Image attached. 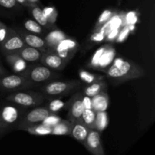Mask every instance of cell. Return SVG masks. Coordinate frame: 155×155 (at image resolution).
Masks as SVG:
<instances>
[{"instance_id":"cell-1","label":"cell","mask_w":155,"mask_h":155,"mask_svg":"<svg viewBox=\"0 0 155 155\" xmlns=\"http://www.w3.org/2000/svg\"><path fill=\"white\" fill-rule=\"evenodd\" d=\"M102 72L105 74V77L114 84H121L145 76V71L142 66L123 58L114 59L111 64Z\"/></svg>"},{"instance_id":"cell-2","label":"cell","mask_w":155,"mask_h":155,"mask_svg":"<svg viewBox=\"0 0 155 155\" xmlns=\"http://www.w3.org/2000/svg\"><path fill=\"white\" fill-rule=\"evenodd\" d=\"M25 113V109L12 102L3 105L0 109V134L17 129Z\"/></svg>"},{"instance_id":"cell-3","label":"cell","mask_w":155,"mask_h":155,"mask_svg":"<svg viewBox=\"0 0 155 155\" xmlns=\"http://www.w3.org/2000/svg\"><path fill=\"white\" fill-rule=\"evenodd\" d=\"M81 82L78 80H71V81L51 80L42 86L40 88V91L44 95L45 98L47 97L48 99L61 98L75 91L81 86Z\"/></svg>"},{"instance_id":"cell-4","label":"cell","mask_w":155,"mask_h":155,"mask_svg":"<svg viewBox=\"0 0 155 155\" xmlns=\"http://www.w3.org/2000/svg\"><path fill=\"white\" fill-rule=\"evenodd\" d=\"M45 98L43 94L40 92L33 91H19L10 94L6 98V100L17 105L27 108L40 105L45 101Z\"/></svg>"},{"instance_id":"cell-5","label":"cell","mask_w":155,"mask_h":155,"mask_svg":"<svg viewBox=\"0 0 155 155\" xmlns=\"http://www.w3.org/2000/svg\"><path fill=\"white\" fill-rule=\"evenodd\" d=\"M21 75L35 84L49 82L59 77L57 73L42 64L40 65H30Z\"/></svg>"},{"instance_id":"cell-6","label":"cell","mask_w":155,"mask_h":155,"mask_svg":"<svg viewBox=\"0 0 155 155\" xmlns=\"http://www.w3.org/2000/svg\"><path fill=\"white\" fill-rule=\"evenodd\" d=\"M36 86V84L23 77L21 74L5 75L0 77V89L6 91H17L27 89Z\"/></svg>"},{"instance_id":"cell-7","label":"cell","mask_w":155,"mask_h":155,"mask_svg":"<svg viewBox=\"0 0 155 155\" xmlns=\"http://www.w3.org/2000/svg\"><path fill=\"white\" fill-rule=\"evenodd\" d=\"M51 113L46 107H35L30 111L24 114L21 122L17 127V130H24L26 127L40 124Z\"/></svg>"},{"instance_id":"cell-8","label":"cell","mask_w":155,"mask_h":155,"mask_svg":"<svg viewBox=\"0 0 155 155\" xmlns=\"http://www.w3.org/2000/svg\"><path fill=\"white\" fill-rule=\"evenodd\" d=\"M80 45L75 39L67 36L65 39L61 41L53 49L50 50H52L64 60L69 62L78 51Z\"/></svg>"},{"instance_id":"cell-9","label":"cell","mask_w":155,"mask_h":155,"mask_svg":"<svg viewBox=\"0 0 155 155\" xmlns=\"http://www.w3.org/2000/svg\"><path fill=\"white\" fill-rule=\"evenodd\" d=\"M26 44L19 34L13 29H10L8 35L0 44V49L4 54L14 53L24 47Z\"/></svg>"},{"instance_id":"cell-10","label":"cell","mask_w":155,"mask_h":155,"mask_svg":"<svg viewBox=\"0 0 155 155\" xmlns=\"http://www.w3.org/2000/svg\"><path fill=\"white\" fill-rule=\"evenodd\" d=\"M82 95L80 92H77L68 101V120L71 122H78L81 120V117L84 110V106L82 100Z\"/></svg>"},{"instance_id":"cell-11","label":"cell","mask_w":155,"mask_h":155,"mask_svg":"<svg viewBox=\"0 0 155 155\" xmlns=\"http://www.w3.org/2000/svg\"><path fill=\"white\" fill-rule=\"evenodd\" d=\"M39 61L44 66L50 68L52 71H62L68 63L50 49H47L42 52Z\"/></svg>"},{"instance_id":"cell-12","label":"cell","mask_w":155,"mask_h":155,"mask_svg":"<svg viewBox=\"0 0 155 155\" xmlns=\"http://www.w3.org/2000/svg\"><path fill=\"white\" fill-rule=\"evenodd\" d=\"M83 145L92 154L104 155L105 154L101 143V135L99 132L95 129L89 130V134L83 142Z\"/></svg>"},{"instance_id":"cell-13","label":"cell","mask_w":155,"mask_h":155,"mask_svg":"<svg viewBox=\"0 0 155 155\" xmlns=\"http://www.w3.org/2000/svg\"><path fill=\"white\" fill-rule=\"evenodd\" d=\"M16 32L22 38L26 45L37 48V49H39L41 51H42V52H44V51L47 50L46 44H45V40L39 35L34 34V33L27 31L26 30H21V29H17Z\"/></svg>"},{"instance_id":"cell-14","label":"cell","mask_w":155,"mask_h":155,"mask_svg":"<svg viewBox=\"0 0 155 155\" xmlns=\"http://www.w3.org/2000/svg\"><path fill=\"white\" fill-rule=\"evenodd\" d=\"M5 58L7 62L15 74L21 75L29 67L28 63L16 53L6 54Z\"/></svg>"},{"instance_id":"cell-15","label":"cell","mask_w":155,"mask_h":155,"mask_svg":"<svg viewBox=\"0 0 155 155\" xmlns=\"http://www.w3.org/2000/svg\"><path fill=\"white\" fill-rule=\"evenodd\" d=\"M115 54H116V51H115L114 48L110 44L106 45L98 61V68L96 70L102 72L103 71L107 69L111 64L112 61L114 59Z\"/></svg>"},{"instance_id":"cell-16","label":"cell","mask_w":155,"mask_h":155,"mask_svg":"<svg viewBox=\"0 0 155 155\" xmlns=\"http://www.w3.org/2000/svg\"><path fill=\"white\" fill-rule=\"evenodd\" d=\"M14 53H16L18 55L21 56L24 61L27 63H34L40 61L41 56H42V51L36 48L25 45L21 49L18 50Z\"/></svg>"},{"instance_id":"cell-17","label":"cell","mask_w":155,"mask_h":155,"mask_svg":"<svg viewBox=\"0 0 155 155\" xmlns=\"http://www.w3.org/2000/svg\"><path fill=\"white\" fill-rule=\"evenodd\" d=\"M30 9V13L33 16V20L36 21L38 24H40L45 30H52V29L57 28V27L50 24L48 19L42 12V8H41L39 5H31L28 7Z\"/></svg>"},{"instance_id":"cell-18","label":"cell","mask_w":155,"mask_h":155,"mask_svg":"<svg viewBox=\"0 0 155 155\" xmlns=\"http://www.w3.org/2000/svg\"><path fill=\"white\" fill-rule=\"evenodd\" d=\"M66 37V33L58 28H54L51 30L49 33H47L44 36L43 39L46 44L47 49H53L61 41H62Z\"/></svg>"},{"instance_id":"cell-19","label":"cell","mask_w":155,"mask_h":155,"mask_svg":"<svg viewBox=\"0 0 155 155\" xmlns=\"http://www.w3.org/2000/svg\"><path fill=\"white\" fill-rule=\"evenodd\" d=\"M92 104L95 112L106 111L109 104V97L106 91H102L92 97Z\"/></svg>"},{"instance_id":"cell-20","label":"cell","mask_w":155,"mask_h":155,"mask_svg":"<svg viewBox=\"0 0 155 155\" xmlns=\"http://www.w3.org/2000/svg\"><path fill=\"white\" fill-rule=\"evenodd\" d=\"M89 130H90V129L88 128L81 121L74 122L72 124L71 136H72L76 140L83 144L86 138L87 137L88 134H89Z\"/></svg>"},{"instance_id":"cell-21","label":"cell","mask_w":155,"mask_h":155,"mask_svg":"<svg viewBox=\"0 0 155 155\" xmlns=\"http://www.w3.org/2000/svg\"><path fill=\"white\" fill-rule=\"evenodd\" d=\"M107 85L106 82L104 80H100V81L94 82V83L87 84V86L84 87L83 92L85 95L92 98L99 92L107 90Z\"/></svg>"},{"instance_id":"cell-22","label":"cell","mask_w":155,"mask_h":155,"mask_svg":"<svg viewBox=\"0 0 155 155\" xmlns=\"http://www.w3.org/2000/svg\"><path fill=\"white\" fill-rule=\"evenodd\" d=\"M73 123L69 120H61L51 128V134L54 136H70Z\"/></svg>"},{"instance_id":"cell-23","label":"cell","mask_w":155,"mask_h":155,"mask_svg":"<svg viewBox=\"0 0 155 155\" xmlns=\"http://www.w3.org/2000/svg\"><path fill=\"white\" fill-rule=\"evenodd\" d=\"M24 131L28 132L29 133L34 136H47V135L51 134V127H46V126L42 125V124H35V125L30 126L24 129Z\"/></svg>"},{"instance_id":"cell-24","label":"cell","mask_w":155,"mask_h":155,"mask_svg":"<svg viewBox=\"0 0 155 155\" xmlns=\"http://www.w3.org/2000/svg\"><path fill=\"white\" fill-rule=\"evenodd\" d=\"M96 112L93 109H84L81 117V122L90 130L95 129Z\"/></svg>"},{"instance_id":"cell-25","label":"cell","mask_w":155,"mask_h":155,"mask_svg":"<svg viewBox=\"0 0 155 155\" xmlns=\"http://www.w3.org/2000/svg\"><path fill=\"white\" fill-rule=\"evenodd\" d=\"M108 125V116L106 111H98L96 112L95 123V130L102 133Z\"/></svg>"},{"instance_id":"cell-26","label":"cell","mask_w":155,"mask_h":155,"mask_svg":"<svg viewBox=\"0 0 155 155\" xmlns=\"http://www.w3.org/2000/svg\"><path fill=\"white\" fill-rule=\"evenodd\" d=\"M79 77H80L81 81L86 83V84L100 81V80H104V79L105 78V76L92 74V73L89 72L86 70H80L79 71Z\"/></svg>"},{"instance_id":"cell-27","label":"cell","mask_w":155,"mask_h":155,"mask_svg":"<svg viewBox=\"0 0 155 155\" xmlns=\"http://www.w3.org/2000/svg\"><path fill=\"white\" fill-rule=\"evenodd\" d=\"M24 30L30 33H34V34L42 36L44 34L45 29H44L39 24H38L36 21L31 19H28L25 21L24 24Z\"/></svg>"},{"instance_id":"cell-28","label":"cell","mask_w":155,"mask_h":155,"mask_svg":"<svg viewBox=\"0 0 155 155\" xmlns=\"http://www.w3.org/2000/svg\"><path fill=\"white\" fill-rule=\"evenodd\" d=\"M115 12H116L110 10V9H105V10L103 11L102 13L100 15L98 21H97V23L95 24L94 31H97V30H99L104 24H105L110 19V18L114 15Z\"/></svg>"},{"instance_id":"cell-29","label":"cell","mask_w":155,"mask_h":155,"mask_svg":"<svg viewBox=\"0 0 155 155\" xmlns=\"http://www.w3.org/2000/svg\"><path fill=\"white\" fill-rule=\"evenodd\" d=\"M67 106H68V102L65 103L61 100L58 99V98H56L53 100L51 99L46 107L51 114H57L62 109L67 108Z\"/></svg>"},{"instance_id":"cell-30","label":"cell","mask_w":155,"mask_h":155,"mask_svg":"<svg viewBox=\"0 0 155 155\" xmlns=\"http://www.w3.org/2000/svg\"><path fill=\"white\" fill-rule=\"evenodd\" d=\"M42 12L48 22L52 25L55 26V22L58 18V12L54 6H47L42 8Z\"/></svg>"},{"instance_id":"cell-31","label":"cell","mask_w":155,"mask_h":155,"mask_svg":"<svg viewBox=\"0 0 155 155\" xmlns=\"http://www.w3.org/2000/svg\"><path fill=\"white\" fill-rule=\"evenodd\" d=\"M61 120L62 118L61 117H59L58 115L56 114H50L48 116H47L41 122V124L44 126H46V127L52 128V127H54L56 124H58Z\"/></svg>"},{"instance_id":"cell-32","label":"cell","mask_w":155,"mask_h":155,"mask_svg":"<svg viewBox=\"0 0 155 155\" xmlns=\"http://www.w3.org/2000/svg\"><path fill=\"white\" fill-rule=\"evenodd\" d=\"M104 47H105V45H103V46L100 47L98 50H96L95 54L92 55V58H91L90 61H89V66L91 68L97 69V68H98V61H99L100 57H101V54H102L103 51H104Z\"/></svg>"},{"instance_id":"cell-33","label":"cell","mask_w":155,"mask_h":155,"mask_svg":"<svg viewBox=\"0 0 155 155\" xmlns=\"http://www.w3.org/2000/svg\"><path fill=\"white\" fill-rule=\"evenodd\" d=\"M20 5H21L18 4L16 0H0L1 10H13Z\"/></svg>"},{"instance_id":"cell-34","label":"cell","mask_w":155,"mask_h":155,"mask_svg":"<svg viewBox=\"0 0 155 155\" xmlns=\"http://www.w3.org/2000/svg\"><path fill=\"white\" fill-rule=\"evenodd\" d=\"M130 32H131V30H130V26L127 25V24H126L124 27H121L120 30L119 31V33H118L117 37L116 39L117 42H123V41L125 40V39H127V36H129Z\"/></svg>"},{"instance_id":"cell-35","label":"cell","mask_w":155,"mask_h":155,"mask_svg":"<svg viewBox=\"0 0 155 155\" xmlns=\"http://www.w3.org/2000/svg\"><path fill=\"white\" fill-rule=\"evenodd\" d=\"M105 36L106 33H104V30H102L101 29H99V30H97V31H94V33H92V36H90V40L95 42H99L104 40Z\"/></svg>"},{"instance_id":"cell-36","label":"cell","mask_w":155,"mask_h":155,"mask_svg":"<svg viewBox=\"0 0 155 155\" xmlns=\"http://www.w3.org/2000/svg\"><path fill=\"white\" fill-rule=\"evenodd\" d=\"M120 29L119 28H114L113 30H111L110 31H109L107 33V34L105 36V40L108 41V42H114L116 40L117 37L118 36V33Z\"/></svg>"},{"instance_id":"cell-37","label":"cell","mask_w":155,"mask_h":155,"mask_svg":"<svg viewBox=\"0 0 155 155\" xmlns=\"http://www.w3.org/2000/svg\"><path fill=\"white\" fill-rule=\"evenodd\" d=\"M137 21V17L135 12H131L129 13L125 14V24L127 25L134 24Z\"/></svg>"},{"instance_id":"cell-38","label":"cell","mask_w":155,"mask_h":155,"mask_svg":"<svg viewBox=\"0 0 155 155\" xmlns=\"http://www.w3.org/2000/svg\"><path fill=\"white\" fill-rule=\"evenodd\" d=\"M9 32H10V28L7 27V26L5 25L4 24H2L1 28H0V44L5 40L6 37L8 35Z\"/></svg>"},{"instance_id":"cell-39","label":"cell","mask_w":155,"mask_h":155,"mask_svg":"<svg viewBox=\"0 0 155 155\" xmlns=\"http://www.w3.org/2000/svg\"><path fill=\"white\" fill-rule=\"evenodd\" d=\"M82 100H83V106H84V109H92V98L91 97L83 95Z\"/></svg>"},{"instance_id":"cell-40","label":"cell","mask_w":155,"mask_h":155,"mask_svg":"<svg viewBox=\"0 0 155 155\" xmlns=\"http://www.w3.org/2000/svg\"><path fill=\"white\" fill-rule=\"evenodd\" d=\"M17 2L19 5H21V6H24V7H27L28 8L30 6V4L27 2V0H16Z\"/></svg>"},{"instance_id":"cell-41","label":"cell","mask_w":155,"mask_h":155,"mask_svg":"<svg viewBox=\"0 0 155 155\" xmlns=\"http://www.w3.org/2000/svg\"><path fill=\"white\" fill-rule=\"evenodd\" d=\"M7 74H8V72L6 71V70L3 67H2L1 64H0V77L7 75Z\"/></svg>"},{"instance_id":"cell-42","label":"cell","mask_w":155,"mask_h":155,"mask_svg":"<svg viewBox=\"0 0 155 155\" xmlns=\"http://www.w3.org/2000/svg\"><path fill=\"white\" fill-rule=\"evenodd\" d=\"M27 2H29L30 5H39V2H40L39 0H27Z\"/></svg>"},{"instance_id":"cell-43","label":"cell","mask_w":155,"mask_h":155,"mask_svg":"<svg viewBox=\"0 0 155 155\" xmlns=\"http://www.w3.org/2000/svg\"><path fill=\"white\" fill-rule=\"evenodd\" d=\"M121 1H122V0H117V4L118 5H120Z\"/></svg>"},{"instance_id":"cell-44","label":"cell","mask_w":155,"mask_h":155,"mask_svg":"<svg viewBox=\"0 0 155 155\" xmlns=\"http://www.w3.org/2000/svg\"><path fill=\"white\" fill-rule=\"evenodd\" d=\"M0 64H1V61H0Z\"/></svg>"}]
</instances>
